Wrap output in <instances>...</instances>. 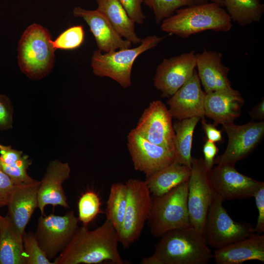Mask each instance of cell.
Segmentation results:
<instances>
[{
  "mask_svg": "<svg viewBox=\"0 0 264 264\" xmlns=\"http://www.w3.org/2000/svg\"><path fill=\"white\" fill-rule=\"evenodd\" d=\"M32 164L28 155L23 154L19 161L11 164H6L0 160V169L6 174L16 184L31 181L33 179L27 174V170Z\"/></svg>",
  "mask_w": 264,
  "mask_h": 264,
  "instance_id": "cell-33",
  "label": "cell"
},
{
  "mask_svg": "<svg viewBox=\"0 0 264 264\" xmlns=\"http://www.w3.org/2000/svg\"><path fill=\"white\" fill-rule=\"evenodd\" d=\"M126 11L129 17L135 23L142 24L146 16L142 12L141 5L144 0H118Z\"/></svg>",
  "mask_w": 264,
  "mask_h": 264,
  "instance_id": "cell-35",
  "label": "cell"
},
{
  "mask_svg": "<svg viewBox=\"0 0 264 264\" xmlns=\"http://www.w3.org/2000/svg\"><path fill=\"white\" fill-rule=\"evenodd\" d=\"M16 184L0 169V208L7 205Z\"/></svg>",
  "mask_w": 264,
  "mask_h": 264,
  "instance_id": "cell-36",
  "label": "cell"
},
{
  "mask_svg": "<svg viewBox=\"0 0 264 264\" xmlns=\"http://www.w3.org/2000/svg\"><path fill=\"white\" fill-rule=\"evenodd\" d=\"M97 9L108 19L118 33L133 44L141 43V39L135 31V22L128 16L118 0H96Z\"/></svg>",
  "mask_w": 264,
  "mask_h": 264,
  "instance_id": "cell-25",
  "label": "cell"
},
{
  "mask_svg": "<svg viewBox=\"0 0 264 264\" xmlns=\"http://www.w3.org/2000/svg\"><path fill=\"white\" fill-rule=\"evenodd\" d=\"M85 39V32L81 25L66 29L52 41L55 49L72 50L80 47Z\"/></svg>",
  "mask_w": 264,
  "mask_h": 264,
  "instance_id": "cell-32",
  "label": "cell"
},
{
  "mask_svg": "<svg viewBox=\"0 0 264 264\" xmlns=\"http://www.w3.org/2000/svg\"><path fill=\"white\" fill-rule=\"evenodd\" d=\"M128 192L126 184L117 182L111 185L105 211L106 220L110 221L119 233L123 223Z\"/></svg>",
  "mask_w": 264,
  "mask_h": 264,
  "instance_id": "cell-28",
  "label": "cell"
},
{
  "mask_svg": "<svg viewBox=\"0 0 264 264\" xmlns=\"http://www.w3.org/2000/svg\"><path fill=\"white\" fill-rule=\"evenodd\" d=\"M210 177L213 191L223 200L253 197L264 186V182L240 173L230 164H217L210 170Z\"/></svg>",
  "mask_w": 264,
  "mask_h": 264,
  "instance_id": "cell-12",
  "label": "cell"
},
{
  "mask_svg": "<svg viewBox=\"0 0 264 264\" xmlns=\"http://www.w3.org/2000/svg\"><path fill=\"white\" fill-rule=\"evenodd\" d=\"M145 4L152 9L156 22L162 21L173 15L176 11L183 6H190L203 3L198 0H144Z\"/></svg>",
  "mask_w": 264,
  "mask_h": 264,
  "instance_id": "cell-29",
  "label": "cell"
},
{
  "mask_svg": "<svg viewBox=\"0 0 264 264\" xmlns=\"http://www.w3.org/2000/svg\"><path fill=\"white\" fill-rule=\"evenodd\" d=\"M201 119L194 117L178 120L173 125L175 131L174 162L191 168V155L193 134L196 127Z\"/></svg>",
  "mask_w": 264,
  "mask_h": 264,
  "instance_id": "cell-26",
  "label": "cell"
},
{
  "mask_svg": "<svg viewBox=\"0 0 264 264\" xmlns=\"http://www.w3.org/2000/svg\"><path fill=\"white\" fill-rule=\"evenodd\" d=\"M78 218L73 210L64 216L41 215L35 233L38 243L49 260L62 252L78 228Z\"/></svg>",
  "mask_w": 264,
  "mask_h": 264,
  "instance_id": "cell-9",
  "label": "cell"
},
{
  "mask_svg": "<svg viewBox=\"0 0 264 264\" xmlns=\"http://www.w3.org/2000/svg\"><path fill=\"white\" fill-rule=\"evenodd\" d=\"M214 192L206 217L204 234L209 247L216 249L248 237L254 232L249 223L234 220Z\"/></svg>",
  "mask_w": 264,
  "mask_h": 264,
  "instance_id": "cell-8",
  "label": "cell"
},
{
  "mask_svg": "<svg viewBox=\"0 0 264 264\" xmlns=\"http://www.w3.org/2000/svg\"><path fill=\"white\" fill-rule=\"evenodd\" d=\"M201 124L208 140L214 143L221 140V132L218 130L215 125L208 123L204 118L201 119Z\"/></svg>",
  "mask_w": 264,
  "mask_h": 264,
  "instance_id": "cell-40",
  "label": "cell"
},
{
  "mask_svg": "<svg viewBox=\"0 0 264 264\" xmlns=\"http://www.w3.org/2000/svg\"><path fill=\"white\" fill-rule=\"evenodd\" d=\"M196 67L194 51L165 59L157 67L154 86L162 97H170L190 78Z\"/></svg>",
  "mask_w": 264,
  "mask_h": 264,
  "instance_id": "cell-15",
  "label": "cell"
},
{
  "mask_svg": "<svg viewBox=\"0 0 264 264\" xmlns=\"http://www.w3.org/2000/svg\"><path fill=\"white\" fill-rule=\"evenodd\" d=\"M119 242L118 232L107 220L92 230L83 225L78 227L68 244L53 263L124 264L118 249Z\"/></svg>",
  "mask_w": 264,
  "mask_h": 264,
  "instance_id": "cell-1",
  "label": "cell"
},
{
  "mask_svg": "<svg viewBox=\"0 0 264 264\" xmlns=\"http://www.w3.org/2000/svg\"><path fill=\"white\" fill-rule=\"evenodd\" d=\"M201 3L207 2V0H198ZM212 2H215L221 7L224 6L223 0H211Z\"/></svg>",
  "mask_w": 264,
  "mask_h": 264,
  "instance_id": "cell-42",
  "label": "cell"
},
{
  "mask_svg": "<svg viewBox=\"0 0 264 264\" xmlns=\"http://www.w3.org/2000/svg\"><path fill=\"white\" fill-rule=\"evenodd\" d=\"M210 172L203 158H193L188 180L187 206L191 226L203 233L214 193Z\"/></svg>",
  "mask_w": 264,
  "mask_h": 264,
  "instance_id": "cell-10",
  "label": "cell"
},
{
  "mask_svg": "<svg viewBox=\"0 0 264 264\" xmlns=\"http://www.w3.org/2000/svg\"><path fill=\"white\" fill-rule=\"evenodd\" d=\"M176 14L163 20L161 29L185 39L206 30L228 32L232 27L227 11L212 2L178 9Z\"/></svg>",
  "mask_w": 264,
  "mask_h": 264,
  "instance_id": "cell-3",
  "label": "cell"
},
{
  "mask_svg": "<svg viewBox=\"0 0 264 264\" xmlns=\"http://www.w3.org/2000/svg\"><path fill=\"white\" fill-rule=\"evenodd\" d=\"M23 235L7 216L0 220V264H26Z\"/></svg>",
  "mask_w": 264,
  "mask_h": 264,
  "instance_id": "cell-24",
  "label": "cell"
},
{
  "mask_svg": "<svg viewBox=\"0 0 264 264\" xmlns=\"http://www.w3.org/2000/svg\"><path fill=\"white\" fill-rule=\"evenodd\" d=\"M0 160L6 164L14 163L21 160L23 152L13 149L11 146L0 144Z\"/></svg>",
  "mask_w": 264,
  "mask_h": 264,
  "instance_id": "cell-38",
  "label": "cell"
},
{
  "mask_svg": "<svg viewBox=\"0 0 264 264\" xmlns=\"http://www.w3.org/2000/svg\"><path fill=\"white\" fill-rule=\"evenodd\" d=\"M188 180L164 195L152 196L147 221L154 237L159 238L170 230L191 226L187 206Z\"/></svg>",
  "mask_w": 264,
  "mask_h": 264,
  "instance_id": "cell-5",
  "label": "cell"
},
{
  "mask_svg": "<svg viewBox=\"0 0 264 264\" xmlns=\"http://www.w3.org/2000/svg\"><path fill=\"white\" fill-rule=\"evenodd\" d=\"M258 209L257 224L254 228L255 233L262 234L264 232V186L261 187L254 197Z\"/></svg>",
  "mask_w": 264,
  "mask_h": 264,
  "instance_id": "cell-37",
  "label": "cell"
},
{
  "mask_svg": "<svg viewBox=\"0 0 264 264\" xmlns=\"http://www.w3.org/2000/svg\"><path fill=\"white\" fill-rule=\"evenodd\" d=\"M3 217L0 215V220H1L3 219Z\"/></svg>",
  "mask_w": 264,
  "mask_h": 264,
  "instance_id": "cell-43",
  "label": "cell"
},
{
  "mask_svg": "<svg viewBox=\"0 0 264 264\" xmlns=\"http://www.w3.org/2000/svg\"><path fill=\"white\" fill-rule=\"evenodd\" d=\"M163 37L151 35L141 39L134 48L119 49L103 53L95 50L91 57V65L93 73L99 77L110 78L124 88L131 85V74L136 58L144 52L156 46Z\"/></svg>",
  "mask_w": 264,
  "mask_h": 264,
  "instance_id": "cell-6",
  "label": "cell"
},
{
  "mask_svg": "<svg viewBox=\"0 0 264 264\" xmlns=\"http://www.w3.org/2000/svg\"><path fill=\"white\" fill-rule=\"evenodd\" d=\"M197 71L167 101L173 118L178 120L194 117L204 119L206 93L202 90Z\"/></svg>",
  "mask_w": 264,
  "mask_h": 264,
  "instance_id": "cell-16",
  "label": "cell"
},
{
  "mask_svg": "<svg viewBox=\"0 0 264 264\" xmlns=\"http://www.w3.org/2000/svg\"><path fill=\"white\" fill-rule=\"evenodd\" d=\"M14 108L10 99L0 94V130L12 128Z\"/></svg>",
  "mask_w": 264,
  "mask_h": 264,
  "instance_id": "cell-34",
  "label": "cell"
},
{
  "mask_svg": "<svg viewBox=\"0 0 264 264\" xmlns=\"http://www.w3.org/2000/svg\"><path fill=\"white\" fill-rule=\"evenodd\" d=\"M101 202L98 194L88 191L83 194L78 202V219L83 225H88L101 212Z\"/></svg>",
  "mask_w": 264,
  "mask_h": 264,
  "instance_id": "cell-30",
  "label": "cell"
},
{
  "mask_svg": "<svg viewBox=\"0 0 264 264\" xmlns=\"http://www.w3.org/2000/svg\"><path fill=\"white\" fill-rule=\"evenodd\" d=\"M243 103L240 92L233 88L206 93L205 116L212 119L215 126L233 123L240 117Z\"/></svg>",
  "mask_w": 264,
  "mask_h": 264,
  "instance_id": "cell-20",
  "label": "cell"
},
{
  "mask_svg": "<svg viewBox=\"0 0 264 264\" xmlns=\"http://www.w3.org/2000/svg\"><path fill=\"white\" fill-rule=\"evenodd\" d=\"M40 181L32 180L16 184L7 203V217L22 235L35 209L38 207Z\"/></svg>",
  "mask_w": 264,
  "mask_h": 264,
  "instance_id": "cell-19",
  "label": "cell"
},
{
  "mask_svg": "<svg viewBox=\"0 0 264 264\" xmlns=\"http://www.w3.org/2000/svg\"><path fill=\"white\" fill-rule=\"evenodd\" d=\"M204 164L207 169L211 170L214 166L215 156L219 149L215 143L207 140L203 146Z\"/></svg>",
  "mask_w": 264,
  "mask_h": 264,
  "instance_id": "cell-39",
  "label": "cell"
},
{
  "mask_svg": "<svg viewBox=\"0 0 264 264\" xmlns=\"http://www.w3.org/2000/svg\"><path fill=\"white\" fill-rule=\"evenodd\" d=\"M249 114L253 120L264 121V98L249 112Z\"/></svg>",
  "mask_w": 264,
  "mask_h": 264,
  "instance_id": "cell-41",
  "label": "cell"
},
{
  "mask_svg": "<svg viewBox=\"0 0 264 264\" xmlns=\"http://www.w3.org/2000/svg\"><path fill=\"white\" fill-rule=\"evenodd\" d=\"M70 173V168L67 162L55 159L49 163L40 181L38 192V208L42 215H44V208L47 205L69 208L62 184L69 178Z\"/></svg>",
  "mask_w": 264,
  "mask_h": 264,
  "instance_id": "cell-17",
  "label": "cell"
},
{
  "mask_svg": "<svg viewBox=\"0 0 264 264\" xmlns=\"http://www.w3.org/2000/svg\"><path fill=\"white\" fill-rule=\"evenodd\" d=\"M172 118L166 105L154 100L144 110L134 130L149 141L174 152Z\"/></svg>",
  "mask_w": 264,
  "mask_h": 264,
  "instance_id": "cell-13",
  "label": "cell"
},
{
  "mask_svg": "<svg viewBox=\"0 0 264 264\" xmlns=\"http://www.w3.org/2000/svg\"><path fill=\"white\" fill-rule=\"evenodd\" d=\"M127 146L134 169L146 177L174 161V152L149 141L134 129L127 136Z\"/></svg>",
  "mask_w": 264,
  "mask_h": 264,
  "instance_id": "cell-14",
  "label": "cell"
},
{
  "mask_svg": "<svg viewBox=\"0 0 264 264\" xmlns=\"http://www.w3.org/2000/svg\"><path fill=\"white\" fill-rule=\"evenodd\" d=\"M222 54L204 49L196 54V67L206 93L232 88L228 78L229 68L221 61Z\"/></svg>",
  "mask_w": 264,
  "mask_h": 264,
  "instance_id": "cell-21",
  "label": "cell"
},
{
  "mask_svg": "<svg viewBox=\"0 0 264 264\" xmlns=\"http://www.w3.org/2000/svg\"><path fill=\"white\" fill-rule=\"evenodd\" d=\"M73 15L82 18L93 34L98 49L104 53L131 48L132 43L123 39L106 17L97 9L88 10L75 7Z\"/></svg>",
  "mask_w": 264,
  "mask_h": 264,
  "instance_id": "cell-18",
  "label": "cell"
},
{
  "mask_svg": "<svg viewBox=\"0 0 264 264\" xmlns=\"http://www.w3.org/2000/svg\"><path fill=\"white\" fill-rule=\"evenodd\" d=\"M154 252L141 264H207L213 255L203 233L190 226L170 230L161 237Z\"/></svg>",
  "mask_w": 264,
  "mask_h": 264,
  "instance_id": "cell-2",
  "label": "cell"
},
{
  "mask_svg": "<svg viewBox=\"0 0 264 264\" xmlns=\"http://www.w3.org/2000/svg\"><path fill=\"white\" fill-rule=\"evenodd\" d=\"M125 184L127 203L118 234L119 242L126 248L140 237L150 213L152 197L145 181L130 179Z\"/></svg>",
  "mask_w": 264,
  "mask_h": 264,
  "instance_id": "cell-7",
  "label": "cell"
},
{
  "mask_svg": "<svg viewBox=\"0 0 264 264\" xmlns=\"http://www.w3.org/2000/svg\"><path fill=\"white\" fill-rule=\"evenodd\" d=\"M49 31L34 23L23 33L18 44V60L21 71L36 80L45 77L52 69L55 51Z\"/></svg>",
  "mask_w": 264,
  "mask_h": 264,
  "instance_id": "cell-4",
  "label": "cell"
},
{
  "mask_svg": "<svg viewBox=\"0 0 264 264\" xmlns=\"http://www.w3.org/2000/svg\"><path fill=\"white\" fill-rule=\"evenodd\" d=\"M228 138L224 152L215 159L214 164L235 165L257 146L264 135V121H252L242 125L230 123L222 125Z\"/></svg>",
  "mask_w": 264,
  "mask_h": 264,
  "instance_id": "cell-11",
  "label": "cell"
},
{
  "mask_svg": "<svg viewBox=\"0 0 264 264\" xmlns=\"http://www.w3.org/2000/svg\"><path fill=\"white\" fill-rule=\"evenodd\" d=\"M190 174L191 168L173 162L147 177L145 181L152 196L157 197L188 180Z\"/></svg>",
  "mask_w": 264,
  "mask_h": 264,
  "instance_id": "cell-23",
  "label": "cell"
},
{
  "mask_svg": "<svg viewBox=\"0 0 264 264\" xmlns=\"http://www.w3.org/2000/svg\"><path fill=\"white\" fill-rule=\"evenodd\" d=\"M22 239L26 264H53L40 246L35 233L25 232Z\"/></svg>",
  "mask_w": 264,
  "mask_h": 264,
  "instance_id": "cell-31",
  "label": "cell"
},
{
  "mask_svg": "<svg viewBox=\"0 0 264 264\" xmlns=\"http://www.w3.org/2000/svg\"><path fill=\"white\" fill-rule=\"evenodd\" d=\"M213 258L217 264H240L251 260L264 263V235L253 233L216 249Z\"/></svg>",
  "mask_w": 264,
  "mask_h": 264,
  "instance_id": "cell-22",
  "label": "cell"
},
{
  "mask_svg": "<svg viewBox=\"0 0 264 264\" xmlns=\"http://www.w3.org/2000/svg\"><path fill=\"white\" fill-rule=\"evenodd\" d=\"M232 21L241 26L259 22L264 12L260 0H223Z\"/></svg>",
  "mask_w": 264,
  "mask_h": 264,
  "instance_id": "cell-27",
  "label": "cell"
}]
</instances>
